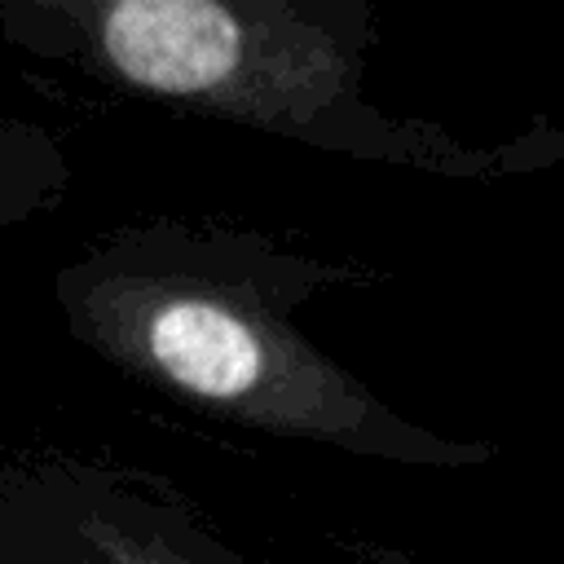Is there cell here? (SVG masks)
I'll return each mask as SVG.
<instances>
[{"mask_svg": "<svg viewBox=\"0 0 564 564\" xmlns=\"http://www.w3.org/2000/svg\"><path fill=\"white\" fill-rule=\"evenodd\" d=\"M70 181V154L53 128L0 115V234L57 207Z\"/></svg>", "mask_w": 564, "mask_h": 564, "instance_id": "cell-4", "label": "cell"}, {"mask_svg": "<svg viewBox=\"0 0 564 564\" xmlns=\"http://www.w3.org/2000/svg\"><path fill=\"white\" fill-rule=\"evenodd\" d=\"M344 551H352L361 564H419V560H410L405 551L383 546V542H370V538H352V542H344Z\"/></svg>", "mask_w": 564, "mask_h": 564, "instance_id": "cell-5", "label": "cell"}, {"mask_svg": "<svg viewBox=\"0 0 564 564\" xmlns=\"http://www.w3.org/2000/svg\"><path fill=\"white\" fill-rule=\"evenodd\" d=\"M4 538L62 564H242L167 485L62 463L13 494Z\"/></svg>", "mask_w": 564, "mask_h": 564, "instance_id": "cell-3", "label": "cell"}, {"mask_svg": "<svg viewBox=\"0 0 564 564\" xmlns=\"http://www.w3.org/2000/svg\"><path fill=\"white\" fill-rule=\"evenodd\" d=\"M0 35L123 97L357 163L489 185L564 159L546 119L476 145L379 110L366 97L370 0H4Z\"/></svg>", "mask_w": 564, "mask_h": 564, "instance_id": "cell-2", "label": "cell"}, {"mask_svg": "<svg viewBox=\"0 0 564 564\" xmlns=\"http://www.w3.org/2000/svg\"><path fill=\"white\" fill-rule=\"evenodd\" d=\"M357 278L260 234L159 216L93 238L53 273V304L93 357L207 419L370 463H494V445L397 414L295 326L300 304Z\"/></svg>", "mask_w": 564, "mask_h": 564, "instance_id": "cell-1", "label": "cell"}, {"mask_svg": "<svg viewBox=\"0 0 564 564\" xmlns=\"http://www.w3.org/2000/svg\"><path fill=\"white\" fill-rule=\"evenodd\" d=\"M0 564H62V560H53L44 551H31V546H22V542L0 533Z\"/></svg>", "mask_w": 564, "mask_h": 564, "instance_id": "cell-6", "label": "cell"}]
</instances>
